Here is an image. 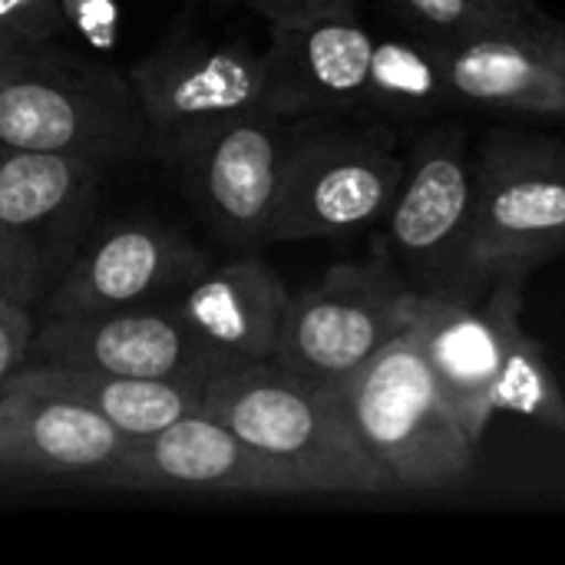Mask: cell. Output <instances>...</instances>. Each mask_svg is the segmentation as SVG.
I'll list each match as a JSON object with an SVG mask.
<instances>
[{
  "label": "cell",
  "instance_id": "obj_5",
  "mask_svg": "<svg viewBox=\"0 0 565 565\" xmlns=\"http://www.w3.org/2000/svg\"><path fill=\"white\" fill-rule=\"evenodd\" d=\"M103 166L56 152L0 149V291L43 308L89 242Z\"/></svg>",
  "mask_w": 565,
  "mask_h": 565
},
{
  "label": "cell",
  "instance_id": "obj_6",
  "mask_svg": "<svg viewBox=\"0 0 565 565\" xmlns=\"http://www.w3.org/2000/svg\"><path fill=\"white\" fill-rule=\"evenodd\" d=\"M411 291L381 248L367 262L334 265L321 281L291 295L271 361L341 394L381 348L407 331Z\"/></svg>",
  "mask_w": 565,
  "mask_h": 565
},
{
  "label": "cell",
  "instance_id": "obj_12",
  "mask_svg": "<svg viewBox=\"0 0 565 565\" xmlns=\"http://www.w3.org/2000/svg\"><path fill=\"white\" fill-rule=\"evenodd\" d=\"M106 487L172 490V493H238L301 497V480L245 444L205 407L179 417L152 437L129 440L122 457L96 477Z\"/></svg>",
  "mask_w": 565,
  "mask_h": 565
},
{
  "label": "cell",
  "instance_id": "obj_19",
  "mask_svg": "<svg viewBox=\"0 0 565 565\" xmlns=\"http://www.w3.org/2000/svg\"><path fill=\"white\" fill-rule=\"evenodd\" d=\"M3 384L36 387L46 394H60L79 401L103 414L119 434L129 440L152 437L175 424L185 414L202 411L205 384L189 381H152V377H122L99 367L83 364H56L40 361L33 367H17Z\"/></svg>",
  "mask_w": 565,
  "mask_h": 565
},
{
  "label": "cell",
  "instance_id": "obj_28",
  "mask_svg": "<svg viewBox=\"0 0 565 565\" xmlns=\"http://www.w3.org/2000/svg\"><path fill=\"white\" fill-rule=\"evenodd\" d=\"M348 3H354V0H348Z\"/></svg>",
  "mask_w": 565,
  "mask_h": 565
},
{
  "label": "cell",
  "instance_id": "obj_11",
  "mask_svg": "<svg viewBox=\"0 0 565 565\" xmlns=\"http://www.w3.org/2000/svg\"><path fill=\"white\" fill-rule=\"evenodd\" d=\"M288 122L271 109H252L215 126L172 159L192 202L222 238L245 248L268 245L295 142Z\"/></svg>",
  "mask_w": 565,
  "mask_h": 565
},
{
  "label": "cell",
  "instance_id": "obj_21",
  "mask_svg": "<svg viewBox=\"0 0 565 565\" xmlns=\"http://www.w3.org/2000/svg\"><path fill=\"white\" fill-rule=\"evenodd\" d=\"M490 404H493V417L500 411H510L565 434V391L559 387L543 348L533 338H526L523 328L513 334L507 348Z\"/></svg>",
  "mask_w": 565,
  "mask_h": 565
},
{
  "label": "cell",
  "instance_id": "obj_13",
  "mask_svg": "<svg viewBox=\"0 0 565 565\" xmlns=\"http://www.w3.org/2000/svg\"><path fill=\"white\" fill-rule=\"evenodd\" d=\"M30 354L56 364L99 367L122 377L189 381L205 384L218 358L182 318L169 308H116L96 315H46L36 328Z\"/></svg>",
  "mask_w": 565,
  "mask_h": 565
},
{
  "label": "cell",
  "instance_id": "obj_7",
  "mask_svg": "<svg viewBox=\"0 0 565 565\" xmlns=\"http://www.w3.org/2000/svg\"><path fill=\"white\" fill-rule=\"evenodd\" d=\"M477 162L457 126L427 132L407 152V175L377 245L414 291L463 298Z\"/></svg>",
  "mask_w": 565,
  "mask_h": 565
},
{
  "label": "cell",
  "instance_id": "obj_29",
  "mask_svg": "<svg viewBox=\"0 0 565 565\" xmlns=\"http://www.w3.org/2000/svg\"><path fill=\"white\" fill-rule=\"evenodd\" d=\"M0 295H3V291H0Z\"/></svg>",
  "mask_w": 565,
  "mask_h": 565
},
{
  "label": "cell",
  "instance_id": "obj_1",
  "mask_svg": "<svg viewBox=\"0 0 565 565\" xmlns=\"http://www.w3.org/2000/svg\"><path fill=\"white\" fill-rule=\"evenodd\" d=\"M0 149L106 166L149 149V132L132 83L113 66L60 36H0Z\"/></svg>",
  "mask_w": 565,
  "mask_h": 565
},
{
  "label": "cell",
  "instance_id": "obj_9",
  "mask_svg": "<svg viewBox=\"0 0 565 565\" xmlns=\"http://www.w3.org/2000/svg\"><path fill=\"white\" fill-rule=\"evenodd\" d=\"M129 83L142 106L149 149L169 162L215 126L265 109V60L245 43L169 33L129 70Z\"/></svg>",
  "mask_w": 565,
  "mask_h": 565
},
{
  "label": "cell",
  "instance_id": "obj_24",
  "mask_svg": "<svg viewBox=\"0 0 565 565\" xmlns=\"http://www.w3.org/2000/svg\"><path fill=\"white\" fill-rule=\"evenodd\" d=\"M33 334H36V324H33L30 308L0 295V387L30 354Z\"/></svg>",
  "mask_w": 565,
  "mask_h": 565
},
{
  "label": "cell",
  "instance_id": "obj_18",
  "mask_svg": "<svg viewBox=\"0 0 565 565\" xmlns=\"http://www.w3.org/2000/svg\"><path fill=\"white\" fill-rule=\"evenodd\" d=\"M291 291L258 255L205 268L182 295L179 311L218 364L271 361Z\"/></svg>",
  "mask_w": 565,
  "mask_h": 565
},
{
  "label": "cell",
  "instance_id": "obj_14",
  "mask_svg": "<svg viewBox=\"0 0 565 565\" xmlns=\"http://www.w3.org/2000/svg\"><path fill=\"white\" fill-rule=\"evenodd\" d=\"M377 36L354 3L295 26H271L265 60V109L285 119L361 109Z\"/></svg>",
  "mask_w": 565,
  "mask_h": 565
},
{
  "label": "cell",
  "instance_id": "obj_17",
  "mask_svg": "<svg viewBox=\"0 0 565 565\" xmlns=\"http://www.w3.org/2000/svg\"><path fill=\"white\" fill-rule=\"evenodd\" d=\"M440 43L457 106L565 119V70L533 36V23Z\"/></svg>",
  "mask_w": 565,
  "mask_h": 565
},
{
  "label": "cell",
  "instance_id": "obj_25",
  "mask_svg": "<svg viewBox=\"0 0 565 565\" xmlns=\"http://www.w3.org/2000/svg\"><path fill=\"white\" fill-rule=\"evenodd\" d=\"M70 30H76L93 50H113L119 13L113 0H60Z\"/></svg>",
  "mask_w": 565,
  "mask_h": 565
},
{
  "label": "cell",
  "instance_id": "obj_8",
  "mask_svg": "<svg viewBox=\"0 0 565 565\" xmlns=\"http://www.w3.org/2000/svg\"><path fill=\"white\" fill-rule=\"evenodd\" d=\"M407 156L391 129L295 136L268 242L334 238L387 215Z\"/></svg>",
  "mask_w": 565,
  "mask_h": 565
},
{
  "label": "cell",
  "instance_id": "obj_3",
  "mask_svg": "<svg viewBox=\"0 0 565 565\" xmlns=\"http://www.w3.org/2000/svg\"><path fill=\"white\" fill-rule=\"evenodd\" d=\"M341 401L387 493H437L473 470L477 444L411 331L381 348L341 387Z\"/></svg>",
  "mask_w": 565,
  "mask_h": 565
},
{
  "label": "cell",
  "instance_id": "obj_20",
  "mask_svg": "<svg viewBox=\"0 0 565 565\" xmlns=\"http://www.w3.org/2000/svg\"><path fill=\"white\" fill-rule=\"evenodd\" d=\"M364 106L397 122L430 119L434 113L457 106L444 63V43L427 33L377 36Z\"/></svg>",
  "mask_w": 565,
  "mask_h": 565
},
{
  "label": "cell",
  "instance_id": "obj_4",
  "mask_svg": "<svg viewBox=\"0 0 565 565\" xmlns=\"http://www.w3.org/2000/svg\"><path fill=\"white\" fill-rule=\"evenodd\" d=\"M565 248V142L493 132L477 159L463 298L510 271L530 275Z\"/></svg>",
  "mask_w": 565,
  "mask_h": 565
},
{
  "label": "cell",
  "instance_id": "obj_10",
  "mask_svg": "<svg viewBox=\"0 0 565 565\" xmlns=\"http://www.w3.org/2000/svg\"><path fill=\"white\" fill-rule=\"evenodd\" d=\"M523 271L500 275L480 301L411 291L407 331L420 341L434 377L473 444L493 420V384L520 324Z\"/></svg>",
  "mask_w": 565,
  "mask_h": 565
},
{
  "label": "cell",
  "instance_id": "obj_15",
  "mask_svg": "<svg viewBox=\"0 0 565 565\" xmlns=\"http://www.w3.org/2000/svg\"><path fill=\"white\" fill-rule=\"evenodd\" d=\"M209 268L205 255L156 222H122L83 245L43 315H96L139 308L172 288H189Z\"/></svg>",
  "mask_w": 565,
  "mask_h": 565
},
{
  "label": "cell",
  "instance_id": "obj_2",
  "mask_svg": "<svg viewBox=\"0 0 565 565\" xmlns=\"http://www.w3.org/2000/svg\"><path fill=\"white\" fill-rule=\"evenodd\" d=\"M202 407L245 444L288 467L305 493H387V480L358 440L341 394L275 361L218 364L205 381Z\"/></svg>",
  "mask_w": 565,
  "mask_h": 565
},
{
  "label": "cell",
  "instance_id": "obj_22",
  "mask_svg": "<svg viewBox=\"0 0 565 565\" xmlns=\"http://www.w3.org/2000/svg\"><path fill=\"white\" fill-rule=\"evenodd\" d=\"M397 7L437 40L483 30L530 26L540 7L533 0H397Z\"/></svg>",
  "mask_w": 565,
  "mask_h": 565
},
{
  "label": "cell",
  "instance_id": "obj_26",
  "mask_svg": "<svg viewBox=\"0 0 565 565\" xmlns=\"http://www.w3.org/2000/svg\"><path fill=\"white\" fill-rule=\"evenodd\" d=\"M242 3H248L271 26H295V23H305L324 10L348 7V0H242Z\"/></svg>",
  "mask_w": 565,
  "mask_h": 565
},
{
  "label": "cell",
  "instance_id": "obj_16",
  "mask_svg": "<svg viewBox=\"0 0 565 565\" xmlns=\"http://www.w3.org/2000/svg\"><path fill=\"white\" fill-rule=\"evenodd\" d=\"M129 437L93 407L36 387H0V473L99 477Z\"/></svg>",
  "mask_w": 565,
  "mask_h": 565
},
{
  "label": "cell",
  "instance_id": "obj_23",
  "mask_svg": "<svg viewBox=\"0 0 565 565\" xmlns=\"http://www.w3.org/2000/svg\"><path fill=\"white\" fill-rule=\"evenodd\" d=\"M70 30L60 0H0V36L46 40Z\"/></svg>",
  "mask_w": 565,
  "mask_h": 565
},
{
  "label": "cell",
  "instance_id": "obj_27",
  "mask_svg": "<svg viewBox=\"0 0 565 565\" xmlns=\"http://www.w3.org/2000/svg\"><path fill=\"white\" fill-rule=\"evenodd\" d=\"M533 36L550 50V56L559 63L565 70V23L563 20H556V17H550L546 10H540L536 17H533Z\"/></svg>",
  "mask_w": 565,
  "mask_h": 565
}]
</instances>
